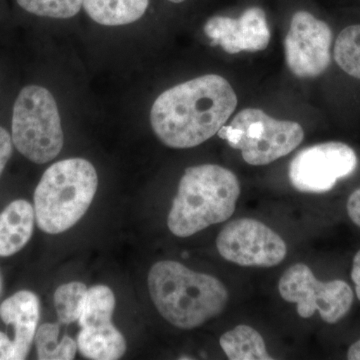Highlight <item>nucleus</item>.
<instances>
[{
    "instance_id": "nucleus-1",
    "label": "nucleus",
    "mask_w": 360,
    "mask_h": 360,
    "mask_svg": "<svg viewBox=\"0 0 360 360\" xmlns=\"http://www.w3.org/2000/svg\"><path fill=\"white\" fill-rule=\"evenodd\" d=\"M236 106L238 96L229 82L206 75L161 94L151 108V127L169 148H195L219 131Z\"/></svg>"
},
{
    "instance_id": "nucleus-11",
    "label": "nucleus",
    "mask_w": 360,
    "mask_h": 360,
    "mask_svg": "<svg viewBox=\"0 0 360 360\" xmlns=\"http://www.w3.org/2000/svg\"><path fill=\"white\" fill-rule=\"evenodd\" d=\"M205 32L212 46L220 45L229 54L264 51L270 41L266 16L259 7L246 9L238 18L214 16L206 22Z\"/></svg>"
},
{
    "instance_id": "nucleus-25",
    "label": "nucleus",
    "mask_w": 360,
    "mask_h": 360,
    "mask_svg": "<svg viewBox=\"0 0 360 360\" xmlns=\"http://www.w3.org/2000/svg\"><path fill=\"white\" fill-rule=\"evenodd\" d=\"M352 278L355 284V292L360 300V250L355 255L352 264Z\"/></svg>"
},
{
    "instance_id": "nucleus-6",
    "label": "nucleus",
    "mask_w": 360,
    "mask_h": 360,
    "mask_svg": "<svg viewBox=\"0 0 360 360\" xmlns=\"http://www.w3.org/2000/svg\"><path fill=\"white\" fill-rule=\"evenodd\" d=\"M217 135L239 149L250 165H266L290 155L304 139L302 125L277 120L257 108H246L224 125Z\"/></svg>"
},
{
    "instance_id": "nucleus-3",
    "label": "nucleus",
    "mask_w": 360,
    "mask_h": 360,
    "mask_svg": "<svg viewBox=\"0 0 360 360\" xmlns=\"http://www.w3.org/2000/svg\"><path fill=\"white\" fill-rule=\"evenodd\" d=\"M240 195L236 175L217 165L186 168L167 217L169 231L188 238L231 219Z\"/></svg>"
},
{
    "instance_id": "nucleus-19",
    "label": "nucleus",
    "mask_w": 360,
    "mask_h": 360,
    "mask_svg": "<svg viewBox=\"0 0 360 360\" xmlns=\"http://www.w3.org/2000/svg\"><path fill=\"white\" fill-rule=\"evenodd\" d=\"M335 59L341 70L360 80V25L348 26L340 33Z\"/></svg>"
},
{
    "instance_id": "nucleus-26",
    "label": "nucleus",
    "mask_w": 360,
    "mask_h": 360,
    "mask_svg": "<svg viewBox=\"0 0 360 360\" xmlns=\"http://www.w3.org/2000/svg\"><path fill=\"white\" fill-rule=\"evenodd\" d=\"M347 359L349 360H360V340L354 343L348 349Z\"/></svg>"
},
{
    "instance_id": "nucleus-9",
    "label": "nucleus",
    "mask_w": 360,
    "mask_h": 360,
    "mask_svg": "<svg viewBox=\"0 0 360 360\" xmlns=\"http://www.w3.org/2000/svg\"><path fill=\"white\" fill-rule=\"evenodd\" d=\"M357 158L354 149L342 142H324L302 149L291 160L288 176L300 193L331 191L338 179L354 174Z\"/></svg>"
},
{
    "instance_id": "nucleus-2",
    "label": "nucleus",
    "mask_w": 360,
    "mask_h": 360,
    "mask_svg": "<svg viewBox=\"0 0 360 360\" xmlns=\"http://www.w3.org/2000/svg\"><path fill=\"white\" fill-rule=\"evenodd\" d=\"M148 283L158 312L180 329L196 328L219 316L229 300V291L217 277L172 260L156 262Z\"/></svg>"
},
{
    "instance_id": "nucleus-15",
    "label": "nucleus",
    "mask_w": 360,
    "mask_h": 360,
    "mask_svg": "<svg viewBox=\"0 0 360 360\" xmlns=\"http://www.w3.org/2000/svg\"><path fill=\"white\" fill-rule=\"evenodd\" d=\"M149 0H84L85 11L99 25L118 26L139 20L148 9Z\"/></svg>"
},
{
    "instance_id": "nucleus-21",
    "label": "nucleus",
    "mask_w": 360,
    "mask_h": 360,
    "mask_svg": "<svg viewBox=\"0 0 360 360\" xmlns=\"http://www.w3.org/2000/svg\"><path fill=\"white\" fill-rule=\"evenodd\" d=\"M27 13L44 18L66 20L77 15L84 0H16Z\"/></svg>"
},
{
    "instance_id": "nucleus-7",
    "label": "nucleus",
    "mask_w": 360,
    "mask_h": 360,
    "mask_svg": "<svg viewBox=\"0 0 360 360\" xmlns=\"http://www.w3.org/2000/svg\"><path fill=\"white\" fill-rule=\"evenodd\" d=\"M285 302L297 304V314L309 319L319 311L322 321L335 324L352 309L354 292L345 281H319L307 265L296 264L286 269L278 284Z\"/></svg>"
},
{
    "instance_id": "nucleus-28",
    "label": "nucleus",
    "mask_w": 360,
    "mask_h": 360,
    "mask_svg": "<svg viewBox=\"0 0 360 360\" xmlns=\"http://www.w3.org/2000/svg\"><path fill=\"white\" fill-rule=\"evenodd\" d=\"M169 1L174 2V4H180V2H184V0H169Z\"/></svg>"
},
{
    "instance_id": "nucleus-20",
    "label": "nucleus",
    "mask_w": 360,
    "mask_h": 360,
    "mask_svg": "<svg viewBox=\"0 0 360 360\" xmlns=\"http://www.w3.org/2000/svg\"><path fill=\"white\" fill-rule=\"evenodd\" d=\"M86 293L85 284L78 281L59 286L54 292V307L61 323L70 324L78 321Z\"/></svg>"
},
{
    "instance_id": "nucleus-27",
    "label": "nucleus",
    "mask_w": 360,
    "mask_h": 360,
    "mask_svg": "<svg viewBox=\"0 0 360 360\" xmlns=\"http://www.w3.org/2000/svg\"><path fill=\"white\" fill-rule=\"evenodd\" d=\"M2 288H4V283H2L1 272H0V295H1Z\"/></svg>"
},
{
    "instance_id": "nucleus-22",
    "label": "nucleus",
    "mask_w": 360,
    "mask_h": 360,
    "mask_svg": "<svg viewBox=\"0 0 360 360\" xmlns=\"http://www.w3.org/2000/svg\"><path fill=\"white\" fill-rule=\"evenodd\" d=\"M13 151V142L11 135L6 129L0 127V176L11 160Z\"/></svg>"
},
{
    "instance_id": "nucleus-24",
    "label": "nucleus",
    "mask_w": 360,
    "mask_h": 360,
    "mask_svg": "<svg viewBox=\"0 0 360 360\" xmlns=\"http://www.w3.org/2000/svg\"><path fill=\"white\" fill-rule=\"evenodd\" d=\"M15 350H14L13 340H11L6 333L0 331V360H14Z\"/></svg>"
},
{
    "instance_id": "nucleus-23",
    "label": "nucleus",
    "mask_w": 360,
    "mask_h": 360,
    "mask_svg": "<svg viewBox=\"0 0 360 360\" xmlns=\"http://www.w3.org/2000/svg\"><path fill=\"white\" fill-rule=\"evenodd\" d=\"M348 217L354 224L360 227V188L356 189L347 201Z\"/></svg>"
},
{
    "instance_id": "nucleus-18",
    "label": "nucleus",
    "mask_w": 360,
    "mask_h": 360,
    "mask_svg": "<svg viewBox=\"0 0 360 360\" xmlns=\"http://www.w3.org/2000/svg\"><path fill=\"white\" fill-rule=\"evenodd\" d=\"M115 309V296L108 286L96 285L87 290L82 307V314L78 319L79 328L112 321Z\"/></svg>"
},
{
    "instance_id": "nucleus-5",
    "label": "nucleus",
    "mask_w": 360,
    "mask_h": 360,
    "mask_svg": "<svg viewBox=\"0 0 360 360\" xmlns=\"http://www.w3.org/2000/svg\"><path fill=\"white\" fill-rule=\"evenodd\" d=\"M11 139L20 155L37 165L53 160L63 149L58 104L49 90L28 85L13 105Z\"/></svg>"
},
{
    "instance_id": "nucleus-13",
    "label": "nucleus",
    "mask_w": 360,
    "mask_h": 360,
    "mask_svg": "<svg viewBox=\"0 0 360 360\" xmlns=\"http://www.w3.org/2000/svg\"><path fill=\"white\" fill-rule=\"evenodd\" d=\"M33 205L25 200H16L0 212V257L20 252L30 243L34 229Z\"/></svg>"
},
{
    "instance_id": "nucleus-4",
    "label": "nucleus",
    "mask_w": 360,
    "mask_h": 360,
    "mask_svg": "<svg viewBox=\"0 0 360 360\" xmlns=\"http://www.w3.org/2000/svg\"><path fill=\"white\" fill-rule=\"evenodd\" d=\"M97 186L96 168L84 158L58 161L47 168L33 195L39 229L58 234L75 226L91 205Z\"/></svg>"
},
{
    "instance_id": "nucleus-8",
    "label": "nucleus",
    "mask_w": 360,
    "mask_h": 360,
    "mask_svg": "<svg viewBox=\"0 0 360 360\" xmlns=\"http://www.w3.org/2000/svg\"><path fill=\"white\" fill-rule=\"evenodd\" d=\"M219 255L240 266L272 267L285 258L283 238L262 222L251 219L233 220L217 238Z\"/></svg>"
},
{
    "instance_id": "nucleus-17",
    "label": "nucleus",
    "mask_w": 360,
    "mask_h": 360,
    "mask_svg": "<svg viewBox=\"0 0 360 360\" xmlns=\"http://www.w3.org/2000/svg\"><path fill=\"white\" fill-rule=\"evenodd\" d=\"M58 324L44 323L37 328L34 342L37 359L40 360H70L77 354V342L70 336L59 340Z\"/></svg>"
},
{
    "instance_id": "nucleus-10",
    "label": "nucleus",
    "mask_w": 360,
    "mask_h": 360,
    "mask_svg": "<svg viewBox=\"0 0 360 360\" xmlns=\"http://www.w3.org/2000/svg\"><path fill=\"white\" fill-rule=\"evenodd\" d=\"M333 32L307 11L293 14L284 39L286 63L296 77H319L330 65Z\"/></svg>"
},
{
    "instance_id": "nucleus-16",
    "label": "nucleus",
    "mask_w": 360,
    "mask_h": 360,
    "mask_svg": "<svg viewBox=\"0 0 360 360\" xmlns=\"http://www.w3.org/2000/svg\"><path fill=\"white\" fill-rule=\"evenodd\" d=\"M220 347L231 360H271L262 336L255 329L240 324L222 335Z\"/></svg>"
},
{
    "instance_id": "nucleus-14",
    "label": "nucleus",
    "mask_w": 360,
    "mask_h": 360,
    "mask_svg": "<svg viewBox=\"0 0 360 360\" xmlns=\"http://www.w3.org/2000/svg\"><path fill=\"white\" fill-rule=\"evenodd\" d=\"M77 348L89 359L115 360L127 352V342L112 321L80 328Z\"/></svg>"
},
{
    "instance_id": "nucleus-12",
    "label": "nucleus",
    "mask_w": 360,
    "mask_h": 360,
    "mask_svg": "<svg viewBox=\"0 0 360 360\" xmlns=\"http://www.w3.org/2000/svg\"><path fill=\"white\" fill-rule=\"evenodd\" d=\"M0 319L6 326H13L14 360L25 359L39 328V296L30 290L18 291L9 296L0 304Z\"/></svg>"
}]
</instances>
